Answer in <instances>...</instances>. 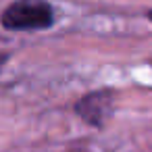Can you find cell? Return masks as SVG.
Wrapping results in <instances>:
<instances>
[{
	"instance_id": "cell-1",
	"label": "cell",
	"mask_w": 152,
	"mask_h": 152,
	"mask_svg": "<svg viewBox=\"0 0 152 152\" xmlns=\"http://www.w3.org/2000/svg\"><path fill=\"white\" fill-rule=\"evenodd\" d=\"M0 23L9 31H36L54 25V11L46 0H15L0 15Z\"/></svg>"
},
{
	"instance_id": "cell-2",
	"label": "cell",
	"mask_w": 152,
	"mask_h": 152,
	"mask_svg": "<svg viewBox=\"0 0 152 152\" xmlns=\"http://www.w3.org/2000/svg\"><path fill=\"white\" fill-rule=\"evenodd\" d=\"M113 104H115V92L113 90H96L90 92L88 96H83L77 106L75 113L90 125L100 127L113 113Z\"/></svg>"
},
{
	"instance_id": "cell-3",
	"label": "cell",
	"mask_w": 152,
	"mask_h": 152,
	"mask_svg": "<svg viewBox=\"0 0 152 152\" xmlns=\"http://www.w3.org/2000/svg\"><path fill=\"white\" fill-rule=\"evenodd\" d=\"M4 61H7V54H2V52H0V67L4 65Z\"/></svg>"
},
{
	"instance_id": "cell-4",
	"label": "cell",
	"mask_w": 152,
	"mask_h": 152,
	"mask_svg": "<svg viewBox=\"0 0 152 152\" xmlns=\"http://www.w3.org/2000/svg\"><path fill=\"white\" fill-rule=\"evenodd\" d=\"M148 19H150V21H152V11H148Z\"/></svg>"
}]
</instances>
